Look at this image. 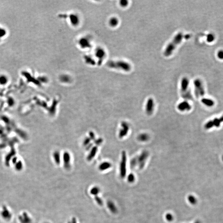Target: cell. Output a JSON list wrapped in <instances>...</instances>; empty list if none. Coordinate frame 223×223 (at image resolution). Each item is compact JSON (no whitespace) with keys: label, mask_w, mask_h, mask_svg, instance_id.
Segmentation results:
<instances>
[{"label":"cell","mask_w":223,"mask_h":223,"mask_svg":"<svg viewBox=\"0 0 223 223\" xmlns=\"http://www.w3.org/2000/svg\"><path fill=\"white\" fill-rule=\"evenodd\" d=\"M214 36L212 34H209L207 36V41L209 42H211L214 41Z\"/></svg>","instance_id":"cell-22"},{"label":"cell","mask_w":223,"mask_h":223,"mask_svg":"<svg viewBox=\"0 0 223 223\" xmlns=\"http://www.w3.org/2000/svg\"><path fill=\"white\" fill-rule=\"evenodd\" d=\"M90 137L91 139H94L95 136L94 135V133H92V132H91L90 133Z\"/></svg>","instance_id":"cell-30"},{"label":"cell","mask_w":223,"mask_h":223,"mask_svg":"<svg viewBox=\"0 0 223 223\" xmlns=\"http://www.w3.org/2000/svg\"><path fill=\"white\" fill-rule=\"evenodd\" d=\"M90 139L87 138V139H85L84 141V145H87L88 144H89L90 143Z\"/></svg>","instance_id":"cell-28"},{"label":"cell","mask_w":223,"mask_h":223,"mask_svg":"<svg viewBox=\"0 0 223 223\" xmlns=\"http://www.w3.org/2000/svg\"><path fill=\"white\" fill-rule=\"evenodd\" d=\"M127 180H128V181L129 183H133V182L135 180V177L134 175L132 173L130 174L128 176Z\"/></svg>","instance_id":"cell-21"},{"label":"cell","mask_w":223,"mask_h":223,"mask_svg":"<svg viewBox=\"0 0 223 223\" xmlns=\"http://www.w3.org/2000/svg\"><path fill=\"white\" fill-rule=\"evenodd\" d=\"M217 57L220 59H223V50H219L217 53Z\"/></svg>","instance_id":"cell-24"},{"label":"cell","mask_w":223,"mask_h":223,"mask_svg":"<svg viewBox=\"0 0 223 223\" xmlns=\"http://www.w3.org/2000/svg\"><path fill=\"white\" fill-rule=\"evenodd\" d=\"M127 155L126 152L123 151L121 152V159L120 163V176L121 178H124L127 173Z\"/></svg>","instance_id":"cell-4"},{"label":"cell","mask_w":223,"mask_h":223,"mask_svg":"<svg viewBox=\"0 0 223 223\" xmlns=\"http://www.w3.org/2000/svg\"><path fill=\"white\" fill-rule=\"evenodd\" d=\"M130 131V126L129 123L125 121H123L121 124V128L119 132V137L123 139L127 136Z\"/></svg>","instance_id":"cell-6"},{"label":"cell","mask_w":223,"mask_h":223,"mask_svg":"<svg viewBox=\"0 0 223 223\" xmlns=\"http://www.w3.org/2000/svg\"><path fill=\"white\" fill-rule=\"evenodd\" d=\"M184 36L182 33H179L176 34L173 40L168 45L164 51V55L167 57L171 55L177 46L180 43Z\"/></svg>","instance_id":"cell-1"},{"label":"cell","mask_w":223,"mask_h":223,"mask_svg":"<svg viewBox=\"0 0 223 223\" xmlns=\"http://www.w3.org/2000/svg\"><path fill=\"white\" fill-rule=\"evenodd\" d=\"M189 80L186 77H184L182 79L181 83V92L182 94L188 91L189 88Z\"/></svg>","instance_id":"cell-9"},{"label":"cell","mask_w":223,"mask_h":223,"mask_svg":"<svg viewBox=\"0 0 223 223\" xmlns=\"http://www.w3.org/2000/svg\"><path fill=\"white\" fill-rule=\"evenodd\" d=\"M155 108V103L153 99L150 98L147 100L145 105V112L148 116L152 115Z\"/></svg>","instance_id":"cell-7"},{"label":"cell","mask_w":223,"mask_h":223,"mask_svg":"<svg viewBox=\"0 0 223 223\" xmlns=\"http://www.w3.org/2000/svg\"><path fill=\"white\" fill-rule=\"evenodd\" d=\"M201 101L202 103L207 106H211L214 104V102L212 100L207 98H203Z\"/></svg>","instance_id":"cell-18"},{"label":"cell","mask_w":223,"mask_h":223,"mask_svg":"<svg viewBox=\"0 0 223 223\" xmlns=\"http://www.w3.org/2000/svg\"><path fill=\"white\" fill-rule=\"evenodd\" d=\"M149 156V152L147 150H143L139 155L136 157L137 167L142 169L144 167Z\"/></svg>","instance_id":"cell-3"},{"label":"cell","mask_w":223,"mask_h":223,"mask_svg":"<svg viewBox=\"0 0 223 223\" xmlns=\"http://www.w3.org/2000/svg\"><path fill=\"white\" fill-rule=\"evenodd\" d=\"M195 86V93L197 97L199 98L205 94V90L202 83L199 79H197L194 81Z\"/></svg>","instance_id":"cell-5"},{"label":"cell","mask_w":223,"mask_h":223,"mask_svg":"<svg viewBox=\"0 0 223 223\" xmlns=\"http://www.w3.org/2000/svg\"><path fill=\"white\" fill-rule=\"evenodd\" d=\"M94 199L95 201H96V203L99 205L101 206L103 205V200L100 197L98 196V195L96 196H95Z\"/></svg>","instance_id":"cell-20"},{"label":"cell","mask_w":223,"mask_h":223,"mask_svg":"<svg viewBox=\"0 0 223 223\" xmlns=\"http://www.w3.org/2000/svg\"><path fill=\"white\" fill-rule=\"evenodd\" d=\"M213 122H214V124H215V126H216L217 127H219V125H220V121H219V120H217V119H216L215 120H214V121H213Z\"/></svg>","instance_id":"cell-26"},{"label":"cell","mask_w":223,"mask_h":223,"mask_svg":"<svg viewBox=\"0 0 223 223\" xmlns=\"http://www.w3.org/2000/svg\"><path fill=\"white\" fill-rule=\"evenodd\" d=\"M53 158L55 163L57 164H59L60 163V155L59 152L55 151L53 154Z\"/></svg>","instance_id":"cell-15"},{"label":"cell","mask_w":223,"mask_h":223,"mask_svg":"<svg viewBox=\"0 0 223 223\" xmlns=\"http://www.w3.org/2000/svg\"><path fill=\"white\" fill-rule=\"evenodd\" d=\"M166 218L169 222H171V221H172L173 220V219H174L173 215L170 214V213H168V214H166Z\"/></svg>","instance_id":"cell-23"},{"label":"cell","mask_w":223,"mask_h":223,"mask_svg":"<svg viewBox=\"0 0 223 223\" xmlns=\"http://www.w3.org/2000/svg\"><path fill=\"white\" fill-rule=\"evenodd\" d=\"M67 223H77V219L75 217H73L72 219L69 221Z\"/></svg>","instance_id":"cell-27"},{"label":"cell","mask_w":223,"mask_h":223,"mask_svg":"<svg viewBox=\"0 0 223 223\" xmlns=\"http://www.w3.org/2000/svg\"><path fill=\"white\" fill-rule=\"evenodd\" d=\"M191 37V36L189 34H187L185 36V38L186 39H188V38H190Z\"/></svg>","instance_id":"cell-31"},{"label":"cell","mask_w":223,"mask_h":223,"mask_svg":"<svg viewBox=\"0 0 223 223\" xmlns=\"http://www.w3.org/2000/svg\"><path fill=\"white\" fill-rule=\"evenodd\" d=\"M111 167L112 164L108 162H104L99 165L98 169L101 171H104L109 169L110 168H111Z\"/></svg>","instance_id":"cell-13"},{"label":"cell","mask_w":223,"mask_h":223,"mask_svg":"<svg viewBox=\"0 0 223 223\" xmlns=\"http://www.w3.org/2000/svg\"><path fill=\"white\" fill-rule=\"evenodd\" d=\"M107 207L109 211L113 214H116L118 210L117 209V207L116 206L114 202L111 200H109L107 202Z\"/></svg>","instance_id":"cell-12"},{"label":"cell","mask_w":223,"mask_h":223,"mask_svg":"<svg viewBox=\"0 0 223 223\" xmlns=\"http://www.w3.org/2000/svg\"><path fill=\"white\" fill-rule=\"evenodd\" d=\"M96 53V56L97 55V57L101 60L103 59L105 54L103 50L101 49H97Z\"/></svg>","instance_id":"cell-16"},{"label":"cell","mask_w":223,"mask_h":223,"mask_svg":"<svg viewBox=\"0 0 223 223\" xmlns=\"http://www.w3.org/2000/svg\"><path fill=\"white\" fill-rule=\"evenodd\" d=\"M100 192V189L97 186H94L90 189V193L95 196H97Z\"/></svg>","instance_id":"cell-17"},{"label":"cell","mask_w":223,"mask_h":223,"mask_svg":"<svg viewBox=\"0 0 223 223\" xmlns=\"http://www.w3.org/2000/svg\"><path fill=\"white\" fill-rule=\"evenodd\" d=\"M119 21L117 18H112L109 20V24L112 27H115L118 24Z\"/></svg>","instance_id":"cell-19"},{"label":"cell","mask_w":223,"mask_h":223,"mask_svg":"<svg viewBox=\"0 0 223 223\" xmlns=\"http://www.w3.org/2000/svg\"><path fill=\"white\" fill-rule=\"evenodd\" d=\"M108 65L111 68L121 69L126 72H129L131 69L130 64L123 61H111L108 62Z\"/></svg>","instance_id":"cell-2"},{"label":"cell","mask_w":223,"mask_h":223,"mask_svg":"<svg viewBox=\"0 0 223 223\" xmlns=\"http://www.w3.org/2000/svg\"><path fill=\"white\" fill-rule=\"evenodd\" d=\"M120 5H121V6L122 7H125L127 6L128 5V1L126 0H123L120 1Z\"/></svg>","instance_id":"cell-25"},{"label":"cell","mask_w":223,"mask_h":223,"mask_svg":"<svg viewBox=\"0 0 223 223\" xmlns=\"http://www.w3.org/2000/svg\"><path fill=\"white\" fill-rule=\"evenodd\" d=\"M64 166L66 169H69L71 167V157L67 152H65L63 155Z\"/></svg>","instance_id":"cell-10"},{"label":"cell","mask_w":223,"mask_h":223,"mask_svg":"<svg viewBox=\"0 0 223 223\" xmlns=\"http://www.w3.org/2000/svg\"><path fill=\"white\" fill-rule=\"evenodd\" d=\"M151 137L150 135L147 133H140L138 135L137 139L139 142L142 143H145L148 142L150 139Z\"/></svg>","instance_id":"cell-11"},{"label":"cell","mask_w":223,"mask_h":223,"mask_svg":"<svg viewBox=\"0 0 223 223\" xmlns=\"http://www.w3.org/2000/svg\"><path fill=\"white\" fill-rule=\"evenodd\" d=\"M82 40H81V41L84 42V43H86H86H87V40H86V41L85 39H82ZM85 45V43H84V44L83 45V46H84V47ZM86 46H87V47H89V46H89V45L87 44V43H86ZM83 46H82V47H83Z\"/></svg>","instance_id":"cell-29"},{"label":"cell","mask_w":223,"mask_h":223,"mask_svg":"<svg viewBox=\"0 0 223 223\" xmlns=\"http://www.w3.org/2000/svg\"><path fill=\"white\" fill-rule=\"evenodd\" d=\"M177 109L181 112H188L192 109V106L188 101L184 100L178 104Z\"/></svg>","instance_id":"cell-8"},{"label":"cell","mask_w":223,"mask_h":223,"mask_svg":"<svg viewBox=\"0 0 223 223\" xmlns=\"http://www.w3.org/2000/svg\"><path fill=\"white\" fill-rule=\"evenodd\" d=\"M97 151V148L96 147H94L92 149L91 151H90V153L89 154V156L87 157V159L89 161H90L94 157Z\"/></svg>","instance_id":"cell-14"}]
</instances>
